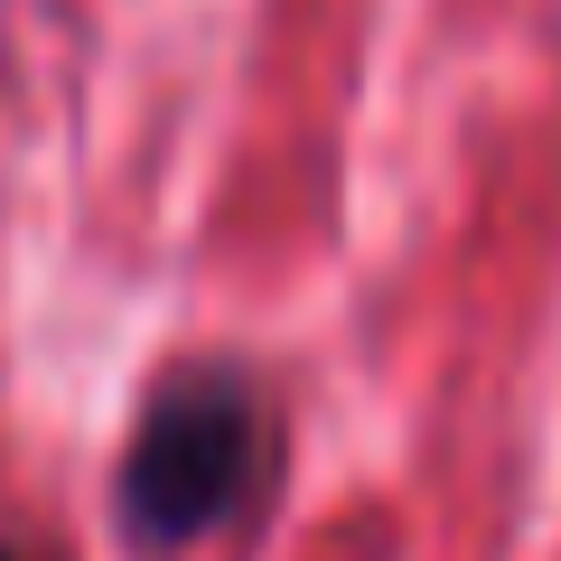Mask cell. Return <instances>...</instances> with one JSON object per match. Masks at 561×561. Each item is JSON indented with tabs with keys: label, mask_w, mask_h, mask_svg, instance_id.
<instances>
[{
	"label": "cell",
	"mask_w": 561,
	"mask_h": 561,
	"mask_svg": "<svg viewBox=\"0 0 561 561\" xmlns=\"http://www.w3.org/2000/svg\"><path fill=\"white\" fill-rule=\"evenodd\" d=\"M0 561H20V552H10V542H0Z\"/></svg>",
	"instance_id": "2"
},
{
	"label": "cell",
	"mask_w": 561,
	"mask_h": 561,
	"mask_svg": "<svg viewBox=\"0 0 561 561\" xmlns=\"http://www.w3.org/2000/svg\"><path fill=\"white\" fill-rule=\"evenodd\" d=\"M262 468H272V412H262L253 375L225 356L169 365L150 383V402H140L131 440H122V468H113L122 542L150 561L197 552L262 486Z\"/></svg>",
	"instance_id": "1"
}]
</instances>
